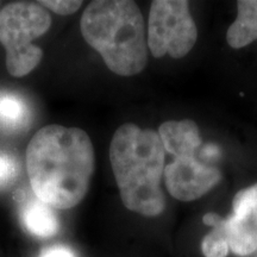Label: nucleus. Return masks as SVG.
<instances>
[{
    "label": "nucleus",
    "mask_w": 257,
    "mask_h": 257,
    "mask_svg": "<svg viewBox=\"0 0 257 257\" xmlns=\"http://www.w3.org/2000/svg\"><path fill=\"white\" fill-rule=\"evenodd\" d=\"M27 169L40 200L59 210L76 206L87 194L94 172L91 138L79 127H42L28 146Z\"/></svg>",
    "instance_id": "f257e3e1"
},
{
    "label": "nucleus",
    "mask_w": 257,
    "mask_h": 257,
    "mask_svg": "<svg viewBox=\"0 0 257 257\" xmlns=\"http://www.w3.org/2000/svg\"><path fill=\"white\" fill-rule=\"evenodd\" d=\"M250 256H251V257H257V251H256V252H253L252 255H250Z\"/></svg>",
    "instance_id": "a211bd4d"
},
{
    "label": "nucleus",
    "mask_w": 257,
    "mask_h": 257,
    "mask_svg": "<svg viewBox=\"0 0 257 257\" xmlns=\"http://www.w3.org/2000/svg\"><path fill=\"white\" fill-rule=\"evenodd\" d=\"M223 229L229 249L238 256H250L257 251V226L240 218L231 216L224 219Z\"/></svg>",
    "instance_id": "9b49d317"
},
{
    "label": "nucleus",
    "mask_w": 257,
    "mask_h": 257,
    "mask_svg": "<svg viewBox=\"0 0 257 257\" xmlns=\"http://www.w3.org/2000/svg\"><path fill=\"white\" fill-rule=\"evenodd\" d=\"M159 136L165 150L175 159L195 156L201 144L198 125L191 119L166 121L159 128Z\"/></svg>",
    "instance_id": "6e6552de"
},
{
    "label": "nucleus",
    "mask_w": 257,
    "mask_h": 257,
    "mask_svg": "<svg viewBox=\"0 0 257 257\" xmlns=\"http://www.w3.org/2000/svg\"><path fill=\"white\" fill-rule=\"evenodd\" d=\"M38 257H78V255L68 245L54 244V245L47 246L42 250Z\"/></svg>",
    "instance_id": "dca6fc26"
},
{
    "label": "nucleus",
    "mask_w": 257,
    "mask_h": 257,
    "mask_svg": "<svg viewBox=\"0 0 257 257\" xmlns=\"http://www.w3.org/2000/svg\"><path fill=\"white\" fill-rule=\"evenodd\" d=\"M227 43L239 49L257 40V0L237 3V17L226 34Z\"/></svg>",
    "instance_id": "9d476101"
},
{
    "label": "nucleus",
    "mask_w": 257,
    "mask_h": 257,
    "mask_svg": "<svg viewBox=\"0 0 257 257\" xmlns=\"http://www.w3.org/2000/svg\"><path fill=\"white\" fill-rule=\"evenodd\" d=\"M19 219L27 232L38 238H50L60 230L56 212L35 194L28 195L21 204Z\"/></svg>",
    "instance_id": "0eeeda50"
},
{
    "label": "nucleus",
    "mask_w": 257,
    "mask_h": 257,
    "mask_svg": "<svg viewBox=\"0 0 257 257\" xmlns=\"http://www.w3.org/2000/svg\"><path fill=\"white\" fill-rule=\"evenodd\" d=\"M232 214L257 226V184L237 193Z\"/></svg>",
    "instance_id": "f8f14e48"
},
{
    "label": "nucleus",
    "mask_w": 257,
    "mask_h": 257,
    "mask_svg": "<svg viewBox=\"0 0 257 257\" xmlns=\"http://www.w3.org/2000/svg\"><path fill=\"white\" fill-rule=\"evenodd\" d=\"M110 161L124 206L146 217L162 213L165 148L159 134L131 123L121 125L111 141Z\"/></svg>",
    "instance_id": "f03ea898"
},
{
    "label": "nucleus",
    "mask_w": 257,
    "mask_h": 257,
    "mask_svg": "<svg viewBox=\"0 0 257 257\" xmlns=\"http://www.w3.org/2000/svg\"><path fill=\"white\" fill-rule=\"evenodd\" d=\"M198 29L185 0H155L150 8L148 48L156 59H182L194 47Z\"/></svg>",
    "instance_id": "39448f33"
},
{
    "label": "nucleus",
    "mask_w": 257,
    "mask_h": 257,
    "mask_svg": "<svg viewBox=\"0 0 257 257\" xmlns=\"http://www.w3.org/2000/svg\"><path fill=\"white\" fill-rule=\"evenodd\" d=\"M51 17L40 3L18 2L0 11V43L6 50V68L21 78L34 70L43 57V50L32 44L49 30Z\"/></svg>",
    "instance_id": "20e7f679"
},
{
    "label": "nucleus",
    "mask_w": 257,
    "mask_h": 257,
    "mask_svg": "<svg viewBox=\"0 0 257 257\" xmlns=\"http://www.w3.org/2000/svg\"><path fill=\"white\" fill-rule=\"evenodd\" d=\"M202 221H204L206 225H208V226L217 227L218 225L223 221V218H220L216 213H207V214H205L204 218H202Z\"/></svg>",
    "instance_id": "f3484780"
},
{
    "label": "nucleus",
    "mask_w": 257,
    "mask_h": 257,
    "mask_svg": "<svg viewBox=\"0 0 257 257\" xmlns=\"http://www.w3.org/2000/svg\"><path fill=\"white\" fill-rule=\"evenodd\" d=\"M21 173L19 161L11 153L0 150V189L9 187L17 180Z\"/></svg>",
    "instance_id": "4468645a"
},
{
    "label": "nucleus",
    "mask_w": 257,
    "mask_h": 257,
    "mask_svg": "<svg viewBox=\"0 0 257 257\" xmlns=\"http://www.w3.org/2000/svg\"><path fill=\"white\" fill-rule=\"evenodd\" d=\"M165 182L172 197L192 201L202 197L220 181V172L204 165L195 156L176 157L165 167Z\"/></svg>",
    "instance_id": "423d86ee"
},
{
    "label": "nucleus",
    "mask_w": 257,
    "mask_h": 257,
    "mask_svg": "<svg viewBox=\"0 0 257 257\" xmlns=\"http://www.w3.org/2000/svg\"><path fill=\"white\" fill-rule=\"evenodd\" d=\"M223 223L224 219L202 239L201 250L206 257H226L229 253V244L225 236Z\"/></svg>",
    "instance_id": "ddd939ff"
},
{
    "label": "nucleus",
    "mask_w": 257,
    "mask_h": 257,
    "mask_svg": "<svg viewBox=\"0 0 257 257\" xmlns=\"http://www.w3.org/2000/svg\"><path fill=\"white\" fill-rule=\"evenodd\" d=\"M44 8L51 10L59 15H72L81 8L82 2H68V0H44L40 3Z\"/></svg>",
    "instance_id": "2eb2a0df"
},
{
    "label": "nucleus",
    "mask_w": 257,
    "mask_h": 257,
    "mask_svg": "<svg viewBox=\"0 0 257 257\" xmlns=\"http://www.w3.org/2000/svg\"><path fill=\"white\" fill-rule=\"evenodd\" d=\"M32 112L24 96L17 92L0 89V133L21 134L31 123Z\"/></svg>",
    "instance_id": "1a4fd4ad"
},
{
    "label": "nucleus",
    "mask_w": 257,
    "mask_h": 257,
    "mask_svg": "<svg viewBox=\"0 0 257 257\" xmlns=\"http://www.w3.org/2000/svg\"><path fill=\"white\" fill-rule=\"evenodd\" d=\"M85 41L118 75L141 73L148 63V41L142 12L130 0L92 2L81 17Z\"/></svg>",
    "instance_id": "7ed1b4c3"
}]
</instances>
